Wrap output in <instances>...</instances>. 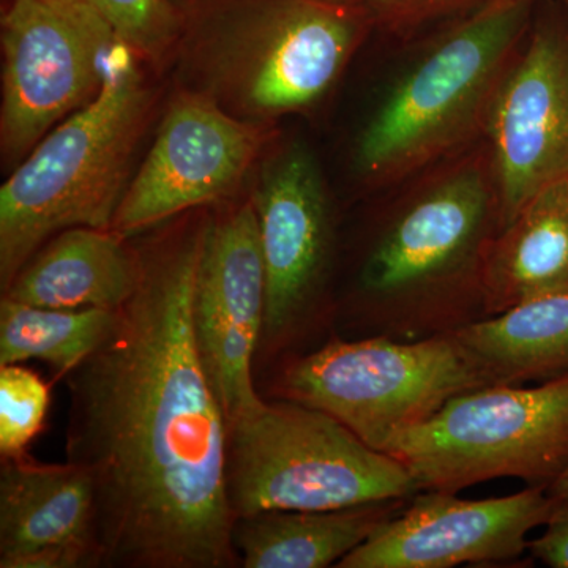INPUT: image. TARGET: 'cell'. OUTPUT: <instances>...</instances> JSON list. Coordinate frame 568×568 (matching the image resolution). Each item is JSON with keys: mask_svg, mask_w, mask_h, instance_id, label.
<instances>
[{"mask_svg": "<svg viewBox=\"0 0 568 568\" xmlns=\"http://www.w3.org/2000/svg\"><path fill=\"white\" fill-rule=\"evenodd\" d=\"M204 223L138 250L118 324L67 373V462L92 478L102 566L226 568L237 559L227 422L192 323Z\"/></svg>", "mask_w": 568, "mask_h": 568, "instance_id": "cell-1", "label": "cell"}, {"mask_svg": "<svg viewBox=\"0 0 568 568\" xmlns=\"http://www.w3.org/2000/svg\"><path fill=\"white\" fill-rule=\"evenodd\" d=\"M499 230L488 149L462 153L414 186L358 261L353 301L364 336L416 342L488 317L484 271Z\"/></svg>", "mask_w": 568, "mask_h": 568, "instance_id": "cell-2", "label": "cell"}, {"mask_svg": "<svg viewBox=\"0 0 568 568\" xmlns=\"http://www.w3.org/2000/svg\"><path fill=\"white\" fill-rule=\"evenodd\" d=\"M179 9L183 89L267 126L313 110L375 28L364 3L336 0H185Z\"/></svg>", "mask_w": 568, "mask_h": 568, "instance_id": "cell-3", "label": "cell"}, {"mask_svg": "<svg viewBox=\"0 0 568 568\" xmlns=\"http://www.w3.org/2000/svg\"><path fill=\"white\" fill-rule=\"evenodd\" d=\"M138 62L119 44L95 100L54 126L0 189L3 293L55 234L71 227L111 230L151 110Z\"/></svg>", "mask_w": 568, "mask_h": 568, "instance_id": "cell-4", "label": "cell"}, {"mask_svg": "<svg viewBox=\"0 0 568 568\" xmlns=\"http://www.w3.org/2000/svg\"><path fill=\"white\" fill-rule=\"evenodd\" d=\"M540 0H488L426 48L366 122L355 170L388 186L465 151L485 133L500 82Z\"/></svg>", "mask_w": 568, "mask_h": 568, "instance_id": "cell-5", "label": "cell"}, {"mask_svg": "<svg viewBox=\"0 0 568 568\" xmlns=\"http://www.w3.org/2000/svg\"><path fill=\"white\" fill-rule=\"evenodd\" d=\"M226 485L235 519L336 510L418 493L402 463L323 410L290 399L264 403L227 426Z\"/></svg>", "mask_w": 568, "mask_h": 568, "instance_id": "cell-6", "label": "cell"}, {"mask_svg": "<svg viewBox=\"0 0 568 568\" xmlns=\"http://www.w3.org/2000/svg\"><path fill=\"white\" fill-rule=\"evenodd\" d=\"M383 452L417 491L458 493L495 478L549 488L568 469V373L537 387L465 392Z\"/></svg>", "mask_w": 568, "mask_h": 568, "instance_id": "cell-7", "label": "cell"}, {"mask_svg": "<svg viewBox=\"0 0 568 568\" xmlns=\"http://www.w3.org/2000/svg\"><path fill=\"white\" fill-rule=\"evenodd\" d=\"M487 386L454 334L332 338L294 361L282 379L290 402L323 410L381 452L455 396Z\"/></svg>", "mask_w": 568, "mask_h": 568, "instance_id": "cell-8", "label": "cell"}, {"mask_svg": "<svg viewBox=\"0 0 568 568\" xmlns=\"http://www.w3.org/2000/svg\"><path fill=\"white\" fill-rule=\"evenodd\" d=\"M2 13V155L24 159L102 91L111 26L81 0H7Z\"/></svg>", "mask_w": 568, "mask_h": 568, "instance_id": "cell-9", "label": "cell"}, {"mask_svg": "<svg viewBox=\"0 0 568 568\" xmlns=\"http://www.w3.org/2000/svg\"><path fill=\"white\" fill-rule=\"evenodd\" d=\"M272 126L234 118L203 93L174 97L151 151L129 183L111 230L132 237L239 189Z\"/></svg>", "mask_w": 568, "mask_h": 568, "instance_id": "cell-10", "label": "cell"}, {"mask_svg": "<svg viewBox=\"0 0 568 568\" xmlns=\"http://www.w3.org/2000/svg\"><path fill=\"white\" fill-rule=\"evenodd\" d=\"M485 134L503 230L538 190L568 175V26L564 21L532 20L500 82Z\"/></svg>", "mask_w": 568, "mask_h": 568, "instance_id": "cell-11", "label": "cell"}, {"mask_svg": "<svg viewBox=\"0 0 568 568\" xmlns=\"http://www.w3.org/2000/svg\"><path fill=\"white\" fill-rule=\"evenodd\" d=\"M265 268L253 201L207 220L194 278L192 323L201 362L227 426L265 402L252 365L264 332Z\"/></svg>", "mask_w": 568, "mask_h": 568, "instance_id": "cell-12", "label": "cell"}, {"mask_svg": "<svg viewBox=\"0 0 568 568\" xmlns=\"http://www.w3.org/2000/svg\"><path fill=\"white\" fill-rule=\"evenodd\" d=\"M556 511L547 487L481 500L418 491L336 567L452 568L517 559L528 549L529 534Z\"/></svg>", "mask_w": 568, "mask_h": 568, "instance_id": "cell-13", "label": "cell"}, {"mask_svg": "<svg viewBox=\"0 0 568 568\" xmlns=\"http://www.w3.org/2000/svg\"><path fill=\"white\" fill-rule=\"evenodd\" d=\"M252 201L267 283L264 334L282 338L315 304L331 261V207L312 152L293 142L268 156Z\"/></svg>", "mask_w": 568, "mask_h": 568, "instance_id": "cell-14", "label": "cell"}, {"mask_svg": "<svg viewBox=\"0 0 568 568\" xmlns=\"http://www.w3.org/2000/svg\"><path fill=\"white\" fill-rule=\"evenodd\" d=\"M99 566L95 489L89 474L70 462L43 465L28 454L2 458L0 567Z\"/></svg>", "mask_w": 568, "mask_h": 568, "instance_id": "cell-15", "label": "cell"}, {"mask_svg": "<svg viewBox=\"0 0 568 568\" xmlns=\"http://www.w3.org/2000/svg\"><path fill=\"white\" fill-rule=\"evenodd\" d=\"M112 230L71 227L33 254L3 297L41 308L119 310L129 302L141 263Z\"/></svg>", "mask_w": 568, "mask_h": 568, "instance_id": "cell-16", "label": "cell"}, {"mask_svg": "<svg viewBox=\"0 0 568 568\" xmlns=\"http://www.w3.org/2000/svg\"><path fill=\"white\" fill-rule=\"evenodd\" d=\"M568 291V175L523 205L489 246L484 271L487 316Z\"/></svg>", "mask_w": 568, "mask_h": 568, "instance_id": "cell-17", "label": "cell"}, {"mask_svg": "<svg viewBox=\"0 0 568 568\" xmlns=\"http://www.w3.org/2000/svg\"><path fill=\"white\" fill-rule=\"evenodd\" d=\"M409 499L336 510L264 511L237 518L235 549L246 568L331 567L396 517Z\"/></svg>", "mask_w": 568, "mask_h": 568, "instance_id": "cell-18", "label": "cell"}, {"mask_svg": "<svg viewBox=\"0 0 568 568\" xmlns=\"http://www.w3.org/2000/svg\"><path fill=\"white\" fill-rule=\"evenodd\" d=\"M488 386H521L568 373V291L523 302L454 332Z\"/></svg>", "mask_w": 568, "mask_h": 568, "instance_id": "cell-19", "label": "cell"}, {"mask_svg": "<svg viewBox=\"0 0 568 568\" xmlns=\"http://www.w3.org/2000/svg\"><path fill=\"white\" fill-rule=\"evenodd\" d=\"M119 310H55L0 302V366L47 362L65 376L97 349L118 324Z\"/></svg>", "mask_w": 568, "mask_h": 568, "instance_id": "cell-20", "label": "cell"}, {"mask_svg": "<svg viewBox=\"0 0 568 568\" xmlns=\"http://www.w3.org/2000/svg\"><path fill=\"white\" fill-rule=\"evenodd\" d=\"M95 10L140 61L162 63L178 50L182 13L173 0H81Z\"/></svg>", "mask_w": 568, "mask_h": 568, "instance_id": "cell-21", "label": "cell"}, {"mask_svg": "<svg viewBox=\"0 0 568 568\" xmlns=\"http://www.w3.org/2000/svg\"><path fill=\"white\" fill-rule=\"evenodd\" d=\"M50 407V387L31 369L18 364L0 366V454H26L40 435Z\"/></svg>", "mask_w": 568, "mask_h": 568, "instance_id": "cell-22", "label": "cell"}, {"mask_svg": "<svg viewBox=\"0 0 568 568\" xmlns=\"http://www.w3.org/2000/svg\"><path fill=\"white\" fill-rule=\"evenodd\" d=\"M488 0H364L373 26L395 37H410L429 26L455 21Z\"/></svg>", "mask_w": 568, "mask_h": 568, "instance_id": "cell-23", "label": "cell"}, {"mask_svg": "<svg viewBox=\"0 0 568 568\" xmlns=\"http://www.w3.org/2000/svg\"><path fill=\"white\" fill-rule=\"evenodd\" d=\"M528 549L545 566L568 568V504L558 508L540 537L529 540Z\"/></svg>", "mask_w": 568, "mask_h": 568, "instance_id": "cell-24", "label": "cell"}, {"mask_svg": "<svg viewBox=\"0 0 568 568\" xmlns=\"http://www.w3.org/2000/svg\"><path fill=\"white\" fill-rule=\"evenodd\" d=\"M549 496L560 506L568 504V469L548 488Z\"/></svg>", "mask_w": 568, "mask_h": 568, "instance_id": "cell-25", "label": "cell"}, {"mask_svg": "<svg viewBox=\"0 0 568 568\" xmlns=\"http://www.w3.org/2000/svg\"><path fill=\"white\" fill-rule=\"evenodd\" d=\"M336 2H354V3H362L364 0H336Z\"/></svg>", "mask_w": 568, "mask_h": 568, "instance_id": "cell-26", "label": "cell"}, {"mask_svg": "<svg viewBox=\"0 0 568 568\" xmlns=\"http://www.w3.org/2000/svg\"><path fill=\"white\" fill-rule=\"evenodd\" d=\"M560 2H562V3H564V6H566V7H567V9H568V0H560Z\"/></svg>", "mask_w": 568, "mask_h": 568, "instance_id": "cell-27", "label": "cell"}]
</instances>
